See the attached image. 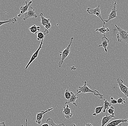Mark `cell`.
I'll list each match as a JSON object with an SVG mask.
<instances>
[{
	"mask_svg": "<svg viewBox=\"0 0 128 126\" xmlns=\"http://www.w3.org/2000/svg\"><path fill=\"white\" fill-rule=\"evenodd\" d=\"M84 84L83 86H80L78 87V88L76 90L77 94L78 95L79 94H86V93H93L96 96H99L100 99H102L104 98V95L100 94L99 92L96 90H92L90 89L88 87L87 85V81H83Z\"/></svg>",
	"mask_w": 128,
	"mask_h": 126,
	"instance_id": "6da1fadb",
	"label": "cell"
},
{
	"mask_svg": "<svg viewBox=\"0 0 128 126\" xmlns=\"http://www.w3.org/2000/svg\"><path fill=\"white\" fill-rule=\"evenodd\" d=\"M115 26L118 32L116 36L118 41L120 43H125L128 44V31L118 27L116 24H115Z\"/></svg>",
	"mask_w": 128,
	"mask_h": 126,
	"instance_id": "7a4b0ae2",
	"label": "cell"
},
{
	"mask_svg": "<svg viewBox=\"0 0 128 126\" xmlns=\"http://www.w3.org/2000/svg\"><path fill=\"white\" fill-rule=\"evenodd\" d=\"M74 40V37H72L71 39L70 43L68 45L66 48L64 49L62 52H60V56L61 57L60 60L59 61L58 63V66L59 68L61 67L62 65L63 64L64 60L68 57L70 52V48L72 45V43Z\"/></svg>",
	"mask_w": 128,
	"mask_h": 126,
	"instance_id": "3957f363",
	"label": "cell"
},
{
	"mask_svg": "<svg viewBox=\"0 0 128 126\" xmlns=\"http://www.w3.org/2000/svg\"><path fill=\"white\" fill-rule=\"evenodd\" d=\"M86 11L91 15H94L100 18L103 22V24H106L105 22L102 19L101 13L100 8V5H98L96 8L92 9L90 8H88L86 10Z\"/></svg>",
	"mask_w": 128,
	"mask_h": 126,
	"instance_id": "277c9868",
	"label": "cell"
},
{
	"mask_svg": "<svg viewBox=\"0 0 128 126\" xmlns=\"http://www.w3.org/2000/svg\"><path fill=\"white\" fill-rule=\"evenodd\" d=\"M44 39L42 40L40 44V46H39V48H38V49H37L36 51L33 53V54L32 55V57H31L30 60V61H29L28 63V64H27V65H26V67L25 69H28V68L29 66H30V64L32 63L33 61H34V60H35L38 57V54H39V52H40V50L42 48H43L42 45H43V44Z\"/></svg>",
	"mask_w": 128,
	"mask_h": 126,
	"instance_id": "5b68a950",
	"label": "cell"
},
{
	"mask_svg": "<svg viewBox=\"0 0 128 126\" xmlns=\"http://www.w3.org/2000/svg\"><path fill=\"white\" fill-rule=\"evenodd\" d=\"M116 82L118 84V86L126 98H127L128 99V87L124 85V81L121 79L118 78Z\"/></svg>",
	"mask_w": 128,
	"mask_h": 126,
	"instance_id": "8992f818",
	"label": "cell"
},
{
	"mask_svg": "<svg viewBox=\"0 0 128 126\" xmlns=\"http://www.w3.org/2000/svg\"><path fill=\"white\" fill-rule=\"evenodd\" d=\"M117 6L116 1H115L113 3V6L112 8V11L108 15V19L107 20H104V21L106 23L110 21L113 19L115 18H117V10L116 9V7Z\"/></svg>",
	"mask_w": 128,
	"mask_h": 126,
	"instance_id": "52a82bcc",
	"label": "cell"
},
{
	"mask_svg": "<svg viewBox=\"0 0 128 126\" xmlns=\"http://www.w3.org/2000/svg\"><path fill=\"white\" fill-rule=\"evenodd\" d=\"M24 16L23 18L24 20H26L28 18L38 17L37 15L36 14L35 9L31 6L30 7L28 11L24 13Z\"/></svg>",
	"mask_w": 128,
	"mask_h": 126,
	"instance_id": "ba28073f",
	"label": "cell"
},
{
	"mask_svg": "<svg viewBox=\"0 0 128 126\" xmlns=\"http://www.w3.org/2000/svg\"><path fill=\"white\" fill-rule=\"evenodd\" d=\"M53 110V108H52L48 109L46 111H42L40 113L37 114L36 123L38 124L39 125H40L42 120L43 118H44L45 115L48 112L51 111Z\"/></svg>",
	"mask_w": 128,
	"mask_h": 126,
	"instance_id": "9c48e42d",
	"label": "cell"
},
{
	"mask_svg": "<svg viewBox=\"0 0 128 126\" xmlns=\"http://www.w3.org/2000/svg\"><path fill=\"white\" fill-rule=\"evenodd\" d=\"M32 3V1H30L28 3H27V1H26L25 5L24 6H21L20 8V13L18 15V17H20L22 15L24 14V13L27 12L28 10V9L30 7Z\"/></svg>",
	"mask_w": 128,
	"mask_h": 126,
	"instance_id": "30bf717a",
	"label": "cell"
},
{
	"mask_svg": "<svg viewBox=\"0 0 128 126\" xmlns=\"http://www.w3.org/2000/svg\"><path fill=\"white\" fill-rule=\"evenodd\" d=\"M110 40L107 38L105 36H104L102 38V43L100 45H98V47H102L104 48L106 52H108L107 47H108V44L109 43Z\"/></svg>",
	"mask_w": 128,
	"mask_h": 126,
	"instance_id": "8fae6325",
	"label": "cell"
},
{
	"mask_svg": "<svg viewBox=\"0 0 128 126\" xmlns=\"http://www.w3.org/2000/svg\"><path fill=\"white\" fill-rule=\"evenodd\" d=\"M63 112L65 117L67 119H70L72 116L73 114L71 112V109L68 104H67L66 107H64Z\"/></svg>",
	"mask_w": 128,
	"mask_h": 126,
	"instance_id": "7c38bea8",
	"label": "cell"
},
{
	"mask_svg": "<svg viewBox=\"0 0 128 126\" xmlns=\"http://www.w3.org/2000/svg\"><path fill=\"white\" fill-rule=\"evenodd\" d=\"M126 119H117L113 120L108 123L106 126H119L122 123H127Z\"/></svg>",
	"mask_w": 128,
	"mask_h": 126,
	"instance_id": "4fadbf2b",
	"label": "cell"
},
{
	"mask_svg": "<svg viewBox=\"0 0 128 126\" xmlns=\"http://www.w3.org/2000/svg\"><path fill=\"white\" fill-rule=\"evenodd\" d=\"M71 94H72V96H71V98H70L68 102H66L65 103V104L67 105V104H68L72 103L76 107H77V104L76 103V100L78 99V98L77 97L76 94H74L73 92L72 91H71Z\"/></svg>",
	"mask_w": 128,
	"mask_h": 126,
	"instance_id": "5bb4252c",
	"label": "cell"
},
{
	"mask_svg": "<svg viewBox=\"0 0 128 126\" xmlns=\"http://www.w3.org/2000/svg\"><path fill=\"white\" fill-rule=\"evenodd\" d=\"M115 116L110 115H106L105 116H104L102 118V120L101 126H104L105 125L108 123L112 119L115 118Z\"/></svg>",
	"mask_w": 128,
	"mask_h": 126,
	"instance_id": "9a60e30c",
	"label": "cell"
},
{
	"mask_svg": "<svg viewBox=\"0 0 128 126\" xmlns=\"http://www.w3.org/2000/svg\"><path fill=\"white\" fill-rule=\"evenodd\" d=\"M49 33V31L47 29H45V30L43 31H40L38 32L37 34V40H41L44 39L45 36L46 35H48Z\"/></svg>",
	"mask_w": 128,
	"mask_h": 126,
	"instance_id": "2e32d148",
	"label": "cell"
},
{
	"mask_svg": "<svg viewBox=\"0 0 128 126\" xmlns=\"http://www.w3.org/2000/svg\"><path fill=\"white\" fill-rule=\"evenodd\" d=\"M105 25L103 24V27L100 28L96 29L95 31L99 32L100 34H104V36H105L106 33L109 31L110 29L109 28H106Z\"/></svg>",
	"mask_w": 128,
	"mask_h": 126,
	"instance_id": "e0dca14e",
	"label": "cell"
},
{
	"mask_svg": "<svg viewBox=\"0 0 128 126\" xmlns=\"http://www.w3.org/2000/svg\"><path fill=\"white\" fill-rule=\"evenodd\" d=\"M40 16L41 17V24L42 26L44 27L46 24H48V23H50V20L49 19H47L44 17L43 15V13H40Z\"/></svg>",
	"mask_w": 128,
	"mask_h": 126,
	"instance_id": "ac0fdd59",
	"label": "cell"
},
{
	"mask_svg": "<svg viewBox=\"0 0 128 126\" xmlns=\"http://www.w3.org/2000/svg\"><path fill=\"white\" fill-rule=\"evenodd\" d=\"M18 21L16 17H14L12 19L9 20L5 21H0V26H2L3 24L8 23H12L15 24Z\"/></svg>",
	"mask_w": 128,
	"mask_h": 126,
	"instance_id": "d6986e66",
	"label": "cell"
},
{
	"mask_svg": "<svg viewBox=\"0 0 128 126\" xmlns=\"http://www.w3.org/2000/svg\"><path fill=\"white\" fill-rule=\"evenodd\" d=\"M46 123L48 124L49 125H51V126H65L64 123L56 124V123H54L53 120L50 119V118H48V119Z\"/></svg>",
	"mask_w": 128,
	"mask_h": 126,
	"instance_id": "ffe728a7",
	"label": "cell"
},
{
	"mask_svg": "<svg viewBox=\"0 0 128 126\" xmlns=\"http://www.w3.org/2000/svg\"><path fill=\"white\" fill-rule=\"evenodd\" d=\"M104 110H103V112L104 113L106 112V111L107 109H108L111 106V104L109 102H108V100H106L105 99H104Z\"/></svg>",
	"mask_w": 128,
	"mask_h": 126,
	"instance_id": "44dd1931",
	"label": "cell"
},
{
	"mask_svg": "<svg viewBox=\"0 0 128 126\" xmlns=\"http://www.w3.org/2000/svg\"><path fill=\"white\" fill-rule=\"evenodd\" d=\"M104 108V106L101 107H96L95 109V112L94 114H93V116H96L97 115H99L101 113L103 108Z\"/></svg>",
	"mask_w": 128,
	"mask_h": 126,
	"instance_id": "7402d4cb",
	"label": "cell"
},
{
	"mask_svg": "<svg viewBox=\"0 0 128 126\" xmlns=\"http://www.w3.org/2000/svg\"><path fill=\"white\" fill-rule=\"evenodd\" d=\"M29 30L32 33L36 34L37 33L38 30L37 26L36 25H32L29 28Z\"/></svg>",
	"mask_w": 128,
	"mask_h": 126,
	"instance_id": "603a6c76",
	"label": "cell"
},
{
	"mask_svg": "<svg viewBox=\"0 0 128 126\" xmlns=\"http://www.w3.org/2000/svg\"><path fill=\"white\" fill-rule=\"evenodd\" d=\"M71 91H69L67 89L65 91V92L64 96L65 98L67 100H69L71 96H72V94H71Z\"/></svg>",
	"mask_w": 128,
	"mask_h": 126,
	"instance_id": "cb8c5ba5",
	"label": "cell"
},
{
	"mask_svg": "<svg viewBox=\"0 0 128 126\" xmlns=\"http://www.w3.org/2000/svg\"><path fill=\"white\" fill-rule=\"evenodd\" d=\"M108 114H110V115L115 116L114 114V108L113 107L111 106L108 109Z\"/></svg>",
	"mask_w": 128,
	"mask_h": 126,
	"instance_id": "d4e9b609",
	"label": "cell"
},
{
	"mask_svg": "<svg viewBox=\"0 0 128 126\" xmlns=\"http://www.w3.org/2000/svg\"><path fill=\"white\" fill-rule=\"evenodd\" d=\"M118 103L120 104H124L126 103L125 102V98H120L118 99Z\"/></svg>",
	"mask_w": 128,
	"mask_h": 126,
	"instance_id": "484cf974",
	"label": "cell"
},
{
	"mask_svg": "<svg viewBox=\"0 0 128 126\" xmlns=\"http://www.w3.org/2000/svg\"><path fill=\"white\" fill-rule=\"evenodd\" d=\"M110 103L111 104H116L118 103L117 101L114 99L113 97L111 98V100H110Z\"/></svg>",
	"mask_w": 128,
	"mask_h": 126,
	"instance_id": "4316f807",
	"label": "cell"
},
{
	"mask_svg": "<svg viewBox=\"0 0 128 126\" xmlns=\"http://www.w3.org/2000/svg\"><path fill=\"white\" fill-rule=\"evenodd\" d=\"M51 27H52V24H51V23L50 22V23H48V24H46L44 28L48 30V29H50L51 28Z\"/></svg>",
	"mask_w": 128,
	"mask_h": 126,
	"instance_id": "83f0119b",
	"label": "cell"
},
{
	"mask_svg": "<svg viewBox=\"0 0 128 126\" xmlns=\"http://www.w3.org/2000/svg\"><path fill=\"white\" fill-rule=\"evenodd\" d=\"M30 115L28 116V117H27V118L26 119V126H28V118L29 116ZM24 126V125H22L21 126Z\"/></svg>",
	"mask_w": 128,
	"mask_h": 126,
	"instance_id": "f1b7e54d",
	"label": "cell"
},
{
	"mask_svg": "<svg viewBox=\"0 0 128 126\" xmlns=\"http://www.w3.org/2000/svg\"><path fill=\"white\" fill-rule=\"evenodd\" d=\"M0 126H5L4 122H0Z\"/></svg>",
	"mask_w": 128,
	"mask_h": 126,
	"instance_id": "f546056e",
	"label": "cell"
},
{
	"mask_svg": "<svg viewBox=\"0 0 128 126\" xmlns=\"http://www.w3.org/2000/svg\"><path fill=\"white\" fill-rule=\"evenodd\" d=\"M39 126H49V125L48 123H45L41 124V125H40Z\"/></svg>",
	"mask_w": 128,
	"mask_h": 126,
	"instance_id": "4dcf8cb0",
	"label": "cell"
},
{
	"mask_svg": "<svg viewBox=\"0 0 128 126\" xmlns=\"http://www.w3.org/2000/svg\"><path fill=\"white\" fill-rule=\"evenodd\" d=\"M85 126H93L92 124L90 123H87L86 124Z\"/></svg>",
	"mask_w": 128,
	"mask_h": 126,
	"instance_id": "1f68e13d",
	"label": "cell"
},
{
	"mask_svg": "<svg viewBox=\"0 0 128 126\" xmlns=\"http://www.w3.org/2000/svg\"><path fill=\"white\" fill-rule=\"evenodd\" d=\"M37 29L38 31H40V27H39V26H37Z\"/></svg>",
	"mask_w": 128,
	"mask_h": 126,
	"instance_id": "d6a6232c",
	"label": "cell"
},
{
	"mask_svg": "<svg viewBox=\"0 0 128 126\" xmlns=\"http://www.w3.org/2000/svg\"><path fill=\"white\" fill-rule=\"evenodd\" d=\"M118 126H122V125L121 124H120V125Z\"/></svg>",
	"mask_w": 128,
	"mask_h": 126,
	"instance_id": "836d02e7",
	"label": "cell"
},
{
	"mask_svg": "<svg viewBox=\"0 0 128 126\" xmlns=\"http://www.w3.org/2000/svg\"><path fill=\"white\" fill-rule=\"evenodd\" d=\"M127 123H128V119H127Z\"/></svg>",
	"mask_w": 128,
	"mask_h": 126,
	"instance_id": "e575fe53",
	"label": "cell"
},
{
	"mask_svg": "<svg viewBox=\"0 0 128 126\" xmlns=\"http://www.w3.org/2000/svg\"><path fill=\"white\" fill-rule=\"evenodd\" d=\"M73 126H76V125L75 124H74Z\"/></svg>",
	"mask_w": 128,
	"mask_h": 126,
	"instance_id": "d590c367",
	"label": "cell"
}]
</instances>
